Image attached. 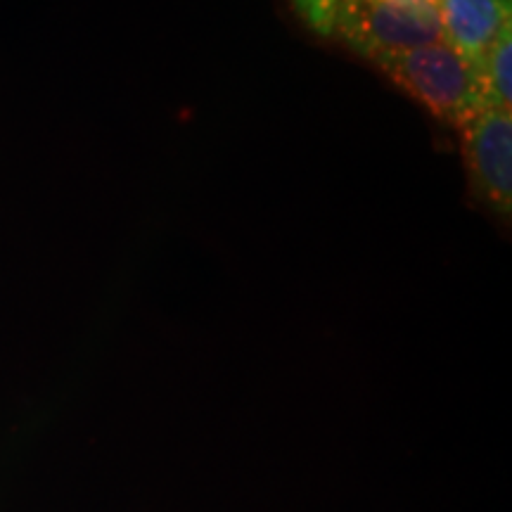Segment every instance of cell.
Returning a JSON list of instances; mask_svg holds the SVG:
<instances>
[{"label":"cell","instance_id":"cell-1","mask_svg":"<svg viewBox=\"0 0 512 512\" xmlns=\"http://www.w3.org/2000/svg\"><path fill=\"white\" fill-rule=\"evenodd\" d=\"M373 64L396 88L411 95L444 124L463 128L489 107L479 64L467 60L441 38L406 53L382 57Z\"/></svg>","mask_w":512,"mask_h":512},{"label":"cell","instance_id":"cell-2","mask_svg":"<svg viewBox=\"0 0 512 512\" xmlns=\"http://www.w3.org/2000/svg\"><path fill=\"white\" fill-rule=\"evenodd\" d=\"M332 36L356 55L377 62L441 38L437 10L413 8L394 0H349L339 10Z\"/></svg>","mask_w":512,"mask_h":512},{"label":"cell","instance_id":"cell-3","mask_svg":"<svg viewBox=\"0 0 512 512\" xmlns=\"http://www.w3.org/2000/svg\"><path fill=\"white\" fill-rule=\"evenodd\" d=\"M472 197L496 219L512 214V112L484 107L460 128Z\"/></svg>","mask_w":512,"mask_h":512},{"label":"cell","instance_id":"cell-4","mask_svg":"<svg viewBox=\"0 0 512 512\" xmlns=\"http://www.w3.org/2000/svg\"><path fill=\"white\" fill-rule=\"evenodd\" d=\"M441 41L475 64L503 29L512 27V0H437Z\"/></svg>","mask_w":512,"mask_h":512},{"label":"cell","instance_id":"cell-5","mask_svg":"<svg viewBox=\"0 0 512 512\" xmlns=\"http://www.w3.org/2000/svg\"><path fill=\"white\" fill-rule=\"evenodd\" d=\"M510 69H512V27L503 29L479 62L486 105L510 110Z\"/></svg>","mask_w":512,"mask_h":512},{"label":"cell","instance_id":"cell-6","mask_svg":"<svg viewBox=\"0 0 512 512\" xmlns=\"http://www.w3.org/2000/svg\"><path fill=\"white\" fill-rule=\"evenodd\" d=\"M349 0H290L294 15L309 27L313 34L332 38L339 10L347 5Z\"/></svg>","mask_w":512,"mask_h":512},{"label":"cell","instance_id":"cell-7","mask_svg":"<svg viewBox=\"0 0 512 512\" xmlns=\"http://www.w3.org/2000/svg\"><path fill=\"white\" fill-rule=\"evenodd\" d=\"M401 5H413V8H425V10H437V0H394Z\"/></svg>","mask_w":512,"mask_h":512}]
</instances>
